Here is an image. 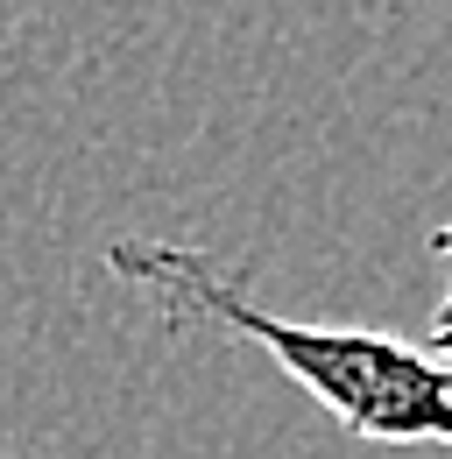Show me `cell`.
<instances>
[{"instance_id": "obj_2", "label": "cell", "mask_w": 452, "mask_h": 459, "mask_svg": "<svg viewBox=\"0 0 452 459\" xmlns=\"http://www.w3.org/2000/svg\"><path fill=\"white\" fill-rule=\"evenodd\" d=\"M431 255H446V304H439V318H431V340H424V353L452 368V220L431 233Z\"/></svg>"}, {"instance_id": "obj_1", "label": "cell", "mask_w": 452, "mask_h": 459, "mask_svg": "<svg viewBox=\"0 0 452 459\" xmlns=\"http://www.w3.org/2000/svg\"><path fill=\"white\" fill-rule=\"evenodd\" d=\"M113 283L149 297L170 325H213L262 346L282 375L339 417V431L368 446H452V368L424 346L361 333V325H304L255 304L240 276L177 240H113Z\"/></svg>"}]
</instances>
